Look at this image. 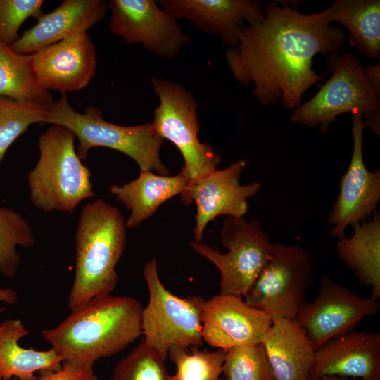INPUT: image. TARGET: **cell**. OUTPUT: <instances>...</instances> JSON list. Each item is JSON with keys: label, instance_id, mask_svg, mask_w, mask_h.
Segmentation results:
<instances>
[{"label": "cell", "instance_id": "cell-1", "mask_svg": "<svg viewBox=\"0 0 380 380\" xmlns=\"http://www.w3.org/2000/svg\"><path fill=\"white\" fill-rule=\"evenodd\" d=\"M281 4H267L262 18L245 23L238 44L227 49L225 58L240 84L253 85V95L261 106L280 101L294 110L323 77L312 68L314 56L338 53L345 33L326 23L322 12L303 14Z\"/></svg>", "mask_w": 380, "mask_h": 380}, {"label": "cell", "instance_id": "cell-2", "mask_svg": "<svg viewBox=\"0 0 380 380\" xmlns=\"http://www.w3.org/2000/svg\"><path fill=\"white\" fill-rule=\"evenodd\" d=\"M141 303L131 296L107 295L91 300L51 329L42 331L64 362L94 365L114 355L141 335Z\"/></svg>", "mask_w": 380, "mask_h": 380}, {"label": "cell", "instance_id": "cell-3", "mask_svg": "<svg viewBox=\"0 0 380 380\" xmlns=\"http://www.w3.org/2000/svg\"><path fill=\"white\" fill-rule=\"evenodd\" d=\"M126 220L103 199L82 206L76 232L75 276L68 296L70 311L110 295L118 282L116 266L126 243Z\"/></svg>", "mask_w": 380, "mask_h": 380}, {"label": "cell", "instance_id": "cell-4", "mask_svg": "<svg viewBox=\"0 0 380 380\" xmlns=\"http://www.w3.org/2000/svg\"><path fill=\"white\" fill-rule=\"evenodd\" d=\"M68 128L51 125L39 137V158L27 175L30 200L44 213L72 214L95 196L90 170L83 165Z\"/></svg>", "mask_w": 380, "mask_h": 380}, {"label": "cell", "instance_id": "cell-5", "mask_svg": "<svg viewBox=\"0 0 380 380\" xmlns=\"http://www.w3.org/2000/svg\"><path fill=\"white\" fill-rule=\"evenodd\" d=\"M45 123L65 127L74 133L78 140L77 153L82 160L87 158L92 148L106 147L131 158L140 171L169 174L160 154L164 139L156 133L151 122L134 126L114 124L106 120L94 106L86 107L80 113L70 106L66 94H61L49 105Z\"/></svg>", "mask_w": 380, "mask_h": 380}, {"label": "cell", "instance_id": "cell-6", "mask_svg": "<svg viewBox=\"0 0 380 380\" xmlns=\"http://www.w3.org/2000/svg\"><path fill=\"white\" fill-rule=\"evenodd\" d=\"M143 277L149 295L141 315L146 343L165 360L171 347L187 350L202 346L201 314L205 300L197 296L178 297L167 289L159 277L155 258L146 263Z\"/></svg>", "mask_w": 380, "mask_h": 380}, {"label": "cell", "instance_id": "cell-7", "mask_svg": "<svg viewBox=\"0 0 380 380\" xmlns=\"http://www.w3.org/2000/svg\"><path fill=\"white\" fill-rule=\"evenodd\" d=\"M151 84L160 101L151 125L159 137L180 151L184 163L181 170L189 186L217 170L221 157L209 144L198 140V103L193 94L174 81L153 77Z\"/></svg>", "mask_w": 380, "mask_h": 380}, {"label": "cell", "instance_id": "cell-8", "mask_svg": "<svg viewBox=\"0 0 380 380\" xmlns=\"http://www.w3.org/2000/svg\"><path fill=\"white\" fill-rule=\"evenodd\" d=\"M329 79L309 101L293 110L290 121L328 132L337 116L351 113L368 118L380 113V99L367 83L362 68L351 52L326 56Z\"/></svg>", "mask_w": 380, "mask_h": 380}, {"label": "cell", "instance_id": "cell-9", "mask_svg": "<svg viewBox=\"0 0 380 380\" xmlns=\"http://www.w3.org/2000/svg\"><path fill=\"white\" fill-rule=\"evenodd\" d=\"M312 271L310 258L303 248L273 243L267 262L244 300L272 321L295 319L306 302Z\"/></svg>", "mask_w": 380, "mask_h": 380}, {"label": "cell", "instance_id": "cell-10", "mask_svg": "<svg viewBox=\"0 0 380 380\" xmlns=\"http://www.w3.org/2000/svg\"><path fill=\"white\" fill-rule=\"evenodd\" d=\"M220 240L225 253L203 242L191 241L190 246L220 270L221 293L244 297L267 262L273 243L260 223L243 217L224 218Z\"/></svg>", "mask_w": 380, "mask_h": 380}, {"label": "cell", "instance_id": "cell-11", "mask_svg": "<svg viewBox=\"0 0 380 380\" xmlns=\"http://www.w3.org/2000/svg\"><path fill=\"white\" fill-rule=\"evenodd\" d=\"M379 308L378 298H362L324 274L317 296L303 304L295 320L316 350L329 340L354 331L365 318L376 315Z\"/></svg>", "mask_w": 380, "mask_h": 380}, {"label": "cell", "instance_id": "cell-12", "mask_svg": "<svg viewBox=\"0 0 380 380\" xmlns=\"http://www.w3.org/2000/svg\"><path fill=\"white\" fill-rule=\"evenodd\" d=\"M110 32L127 44H141L156 56L172 59L189 41L177 19L154 0H110Z\"/></svg>", "mask_w": 380, "mask_h": 380}, {"label": "cell", "instance_id": "cell-13", "mask_svg": "<svg viewBox=\"0 0 380 380\" xmlns=\"http://www.w3.org/2000/svg\"><path fill=\"white\" fill-rule=\"evenodd\" d=\"M247 165L245 159L232 162L223 170H215L188 186L181 194V200L196 206L195 242H202L207 224L219 215L241 217L247 212V199L260 189L261 183L240 184L241 173Z\"/></svg>", "mask_w": 380, "mask_h": 380}, {"label": "cell", "instance_id": "cell-14", "mask_svg": "<svg viewBox=\"0 0 380 380\" xmlns=\"http://www.w3.org/2000/svg\"><path fill=\"white\" fill-rule=\"evenodd\" d=\"M351 122L352 157L340 179V192L327 220L334 227L331 235L338 238L345 235L348 225L368 220L380 199V169L370 172L364 163L362 141L366 125L363 116L353 115Z\"/></svg>", "mask_w": 380, "mask_h": 380}, {"label": "cell", "instance_id": "cell-15", "mask_svg": "<svg viewBox=\"0 0 380 380\" xmlns=\"http://www.w3.org/2000/svg\"><path fill=\"white\" fill-rule=\"evenodd\" d=\"M32 55L40 84L61 94L85 88L95 75L97 56L87 31L76 32Z\"/></svg>", "mask_w": 380, "mask_h": 380}, {"label": "cell", "instance_id": "cell-16", "mask_svg": "<svg viewBox=\"0 0 380 380\" xmlns=\"http://www.w3.org/2000/svg\"><path fill=\"white\" fill-rule=\"evenodd\" d=\"M201 322L203 340L225 351L235 346L262 343L272 322L242 297L221 293L205 300Z\"/></svg>", "mask_w": 380, "mask_h": 380}, {"label": "cell", "instance_id": "cell-17", "mask_svg": "<svg viewBox=\"0 0 380 380\" xmlns=\"http://www.w3.org/2000/svg\"><path fill=\"white\" fill-rule=\"evenodd\" d=\"M327 376L380 380V334L354 331L317 348L308 380Z\"/></svg>", "mask_w": 380, "mask_h": 380}, {"label": "cell", "instance_id": "cell-18", "mask_svg": "<svg viewBox=\"0 0 380 380\" xmlns=\"http://www.w3.org/2000/svg\"><path fill=\"white\" fill-rule=\"evenodd\" d=\"M158 4L176 19L186 18L194 27L218 36L229 47L238 44L245 23L265 15L259 0H160Z\"/></svg>", "mask_w": 380, "mask_h": 380}, {"label": "cell", "instance_id": "cell-19", "mask_svg": "<svg viewBox=\"0 0 380 380\" xmlns=\"http://www.w3.org/2000/svg\"><path fill=\"white\" fill-rule=\"evenodd\" d=\"M108 10L103 0H63L23 33L10 47L16 53L31 55L100 22Z\"/></svg>", "mask_w": 380, "mask_h": 380}, {"label": "cell", "instance_id": "cell-20", "mask_svg": "<svg viewBox=\"0 0 380 380\" xmlns=\"http://www.w3.org/2000/svg\"><path fill=\"white\" fill-rule=\"evenodd\" d=\"M262 344L275 380H308L315 349L295 319L272 321Z\"/></svg>", "mask_w": 380, "mask_h": 380}, {"label": "cell", "instance_id": "cell-21", "mask_svg": "<svg viewBox=\"0 0 380 380\" xmlns=\"http://www.w3.org/2000/svg\"><path fill=\"white\" fill-rule=\"evenodd\" d=\"M188 184L182 170L175 176L161 175L147 170L140 171L137 178L122 186H111L109 190L131 211L126 227L132 229L153 215L164 202L181 194Z\"/></svg>", "mask_w": 380, "mask_h": 380}, {"label": "cell", "instance_id": "cell-22", "mask_svg": "<svg viewBox=\"0 0 380 380\" xmlns=\"http://www.w3.org/2000/svg\"><path fill=\"white\" fill-rule=\"evenodd\" d=\"M353 233L338 238V257L353 272L358 282L371 289L372 296L380 297V214L372 220L351 225Z\"/></svg>", "mask_w": 380, "mask_h": 380}, {"label": "cell", "instance_id": "cell-23", "mask_svg": "<svg viewBox=\"0 0 380 380\" xmlns=\"http://www.w3.org/2000/svg\"><path fill=\"white\" fill-rule=\"evenodd\" d=\"M30 334L20 319H7L0 324V380H35V372L59 369L63 358L53 348L37 350L19 345Z\"/></svg>", "mask_w": 380, "mask_h": 380}, {"label": "cell", "instance_id": "cell-24", "mask_svg": "<svg viewBox=\"0 0 380 380\" xmlns=\"http://www.w3.org/2000/svg\"><path fill=\"white\" fill-rule=\"evenodd\" d=\"M322 13L326 23H338L348 30L350 46L362 55L379 59V0H337Z\"/></svg>", "mask_w": 380, "mask_h": 380}, {"label": "cell", "instance_id": "cell-25", "mask_svg": "<svg viewBox=\"0 0 380 380\" xmlns=\"http://www.w3.org/2000/svg\"><path fill=\"white\" fill-rule=\"evenodd\" d=\"M0 96L18 101L51 104V91L39 82L32 55L15 52L10 46L0 42Z\"/></svg>", "mask_w": 380, "mask_h": 380}, {"label": "cell", "instance_id": "cell-26", "mask_svg": "<svg viewBox=\"0 0 380 380\" xmlns=\"http://www.w3.org/2000/svg\"><path fill=\"white\" fill-rule=\"evenodd\" d=\"M36 242L28 222L12 208L0 206V272L13 277L20 265L18 246L29 248Z\"/></svg>", "mask_w": 380, "mask_h": 380}, {"label": "cell", "instance_id": "cell-27", "mask_svg": "<svg viewBox=\"0 0 380 380\" xmlns=\"http://www.w3.org/2000/svg\"><path fill=\"white\" fill-rule=\"evenodd\" d=\"M49 105L0 96V163L11 145L31 125L46 122Z\"/></svg>", "mask_w": 380, "mask_h": 380}, {"label": "cell", "instance_id": "cell-28", "mask_svg": "<svg viewBox=\"0 0 380 380\" xmlns=\"http://www.w3.org/2000/svg\"><path fill=\"white\" fill-rule=\"evenodd\" d=\"M226 351L216 349L213 351L173 346L169 349L168 356L175 364L177 372L169 375L167 380H227L221 377Z\"/></svg>", "mask_w": 380, "mask_h": 380}, {"label": "cell", "instance_id": "cell-29", "mask_svg": "<svg viewBox=\"0 0 380 380\" xmlns=\"http://www.w3.org/2000/svg\"><path fill=\"white\" fill-rule=\"evenodd\" d=\"M223 374L227 380H275L262 343L226 350Z\"/></svg>", "mask_w": 380, "mask_h": 380}, {"label": "cell", "instance_id": "cell-30", "mask_svg": "<svg viewBox=\"0 0 380 380\" xmlns=\"http://www.w3.org/2000/svg\"><path fill=\"white\" fill-rule=\"evenodd\" d=\"M164 362L143 340L116 364L111 380H167Z\"/></svg>", "mask_w": 380, "mask_h": 380}, {"label": "cell", "instance_id": "cell-31", "mask_svg": "<svg viewBox=\"0 0 380 380\" xmlns=\"http://www.w3.org/2000/svg\"><path fill=\"white\" fill-rule=\"evenodd\" d=\"M42 0H0V42L11 46L18 39V30L29 18L43 14Z\"/></svg>", "mask_w": 380, "mask_h": 380}, {"label": "cell", "instance_id": "cell-32", "mask_svg": "<svg viewBox=\"0 0 380 380\" xmlns=\"http://www.w3.org/2000/svg\"><path fill=\"white\" fill-rule=\"evenodd\" d=\"M93 366L88 363L65 361L59 369L39 372L35 380H99Z\"/></svg>", "mask_w": 380, "mask_h": 380}, {"label": "cell", "instance_id": "cell-33", "mask_svg": "<svg viewBox=\"0 0 380 380\" xmlns=\"http://www.w3.org/2000/svg\"><path fill=\"white\" fill-rule=\"evenodd\" d=\"M380 61L372 65H367L362 68L363 75L374 92L379 98L380 96Z\"/></svg>", "mask_w": 380, "mask_h": 380}, {"label": "cell", "instance_id": "cell-34", "mask_svg": "<svg viewBox=\"0 0 380 380\" xmlns=\"http://www.w3.org/2000/svg\"><path fill=\"white\" fill-rule=\"evenodd\" d=\"M18 300L17 292L10 288H0V301L8 304L14 305ZM6 309L5 307L0 308V315Z\"/></svg>", "mask_w": 380, "mask_h": 380}, {"label": "cell", "instance_id": "cell-35", "mask_svg": "<svg viewBox=\"0 0 380 380\" xmlns=\"http://www.w3.org/2000/svg\"><path fill=\"white\" fill-rule=\"evenodd\" d=\"M319 380H355V379L351 378H346V377H341L337 376H324Z\"/></svg>", "mask_w": 380, "mask_h": 380}, {"label": "cell", "instance_id": "cell-36", "mask_svg": "<svg viewBox=\"0 0 380 380\" xmlns=\"http://www.w3.org/2000/svg\"><path fill=\"white\" fill-rule=\"evenodd\" d=\"M3 380H18V379H15V378H11V379H3Z\"/></svg>", "mask_w": 380, "mask_h": 380}]
</instances>
